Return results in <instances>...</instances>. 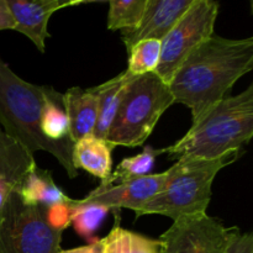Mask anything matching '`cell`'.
I'll return each mask as SVG.
<instances>
[{
  "label": "cell",
  "mask_w": 253,
  "mask_h": 253,
  "mask_svg": "<svg viewBox=\"0 0 253 253\" xmlns=\"http://www.w3.org/2000/svg\"><path fill=\"white\" fill-rule=\"evenodd\" d=\"M253 68V37L232 40L212 35L185 58L168 84L174 103L199 120Z\"/></svg>",
  "instance_id": "6da1fadb"
},
{
  "label": "cell",
  "mask_w": 253,
  "mask_h": 253,
  "mask_svg": "<svg viewBox=\"0 0 253 253\" xmlns=\"http://www.w3.org/2000/svg\"><path fill=\"white\" fill-rule=\"evenodd\" d=\"M253 136V86L234 96H226L212 106L188 132L172 146L163 148L172 160H217L241 155Z\"/></svg>",
  "instance_id": "7a4b0ae2"
},
{
  "label": "cell",
  "mask_w": 253,
  "mask_h": 253,
  "mask_svg": "<svg viewBox=\"0 0 253 253\" xmlns=\"http://www.w3.org/2000/svg\"><path fill=\"white\" fill-rule=\"evenodd\" d=\"M48 86L36 85L20 78L0 58V128L27 152H48L61 163L71 179L78 175L72 162L74 142L71 138L49 141L40 127L42 106Z\"/></svg>",
  "instance_id": "3957f363"
},
{
  "label": "cell",
  "mask_w": 253,
  "mask_h": 253,
  "mask_svg": "<svg viewBox=\"0 0 253 253\" xmlns=\"http://www.w3.org/2000/svg\"><path fill=\"white\" fill-rule=\"evenodd\" d=\"M239 157L240 155H234L217 160L193 157L177 160L167 169L161 192L135 211L136 216L157 214L175 221L182 217L207 214L215 177Z\"/></svg>",
  "instance_id": "277c9868"
},
{
  "label": "cell",
  "mask_w": 253,
  "mask_h": 253,
  "mask_svg": "<svg viewBox=\"0 0 253 253\" xmlns=\"http://www.w3.org/2000/svg\"><path fill=\"white\" fill-rule=\"evenodd\" d=\"M173 104L169 86L155 72L135 77L126 85L106 141L114 147L142 146Z\"/></svg>",
  "instance_id": "5b68a950"
},
{
  "label": "cell",
  "mask_w": 253,
  "mask_h": 253,
  "mask_svg": "<svg viewBox=\"0 0 253 253\" xmlns=\"http://www.w3.org/2000/svg\"><path fill=\"white\" fill-rule=\"evenodd\" d=\"M62 230L47 220V209L24 203L11 190L0 209V253H58Z\"/></svg>",
  "instance_id": "8992f818"
},
{
  "label": "cell",
  "mask_w": 253,
  "mask_h": 253,
  "mask_svg": "<svg viewBox=\"0 0 253 253\" xmlns=\"http://www.w3.org/2000/svg\"><path fill=\"white\" fill-rule=\"evenodd\" d=\"M219 2L194 0L167 36L161 41L160 63L155 73L169 84L180 64L198 46L215 35Z\"/></svg>",
  "instance_id": "52a82bcc"
},
{
  "label": "cell",
  "mask_w": 253,
  "mask_h": 253,
  "mask_svg": "<svg viewBox=\"0 0 253 253\" xmlns=\"http://www.w3.org/2000/svg\"><path fill=\"white\" fill-rule=\"evenodd\" d=\"M236 229L208 214L182 217L160 236L161 253H225Z\"/></svg>",
  "instance_id": "ba28073f"
},
{
  "label": "cell",
  "mask_w": 253,
  "mask_h": 253,
  "mask_svg": "<svg viewBox=\"0 0 253 253\" xmlns=\"http://www.w3.org/2000/svg\"><path fill=\"white\" fill-rule=\"evenodd\" d=\"M166 178L167 170L109 187L99 185L83 199L74 200V203L77 205H100L109 210L125 208L137 211L143 204L161 192Z\"/></svg>",
  "instance_id": "9c48e42d"
},
{
  "label": "cell",
  "mask_w": 253,
  "mask_h": 253,
  "mask_svg": "<svg viewBox=\"0 0 253 253\" xmlns=\"http://www.w3.org/2000/svg\"><path fill=\"white\" fill-rule=\"evenodd\" d=\"M193 1L194 0H147L140 24L135 29L121 31V40L127 53L141 41H162Z\"/></svg>",
  "instance_id": "30bf717a"
},
{
  "label": "cell",
  "mask_w": 253,
  "mask_h": 253,
  "mask_svg": "<svg viewBox=\"0 0 253 253\" xmlns=\"http://www.w3.org/2000/svg\"><path fill=\"white\" fill-rule=\"evenodd\" d=\"M15 21V31L25 35L40 52H46V40L49 37L48 21L52 15L59 9L78 1L61 0H6Z\"/></svg>",
  "instance_id": "8fae6325"
},
{
  "label": "cell",
  "mask_w": 253,
  "mask_h": 253,
  "mask_svg": "<svg viewBox=\"0 0 253 253\" xmlns=\"http://www.w3.org/2000/svg\"><path fill=\"white\" fill-rule=\"evenodd\" d=\"M62 99L69 121V138L76 142L94 135L98 119V95L94 88L74 86L62 94Z\"/></svg>",
  "instance_id": "7c38bea8"
},
{
  "label": "cell",
  "mask_w": 253,
  "mask_h": 253,
  "mask_svg": "<svg viewBox=\"0 0 253 253\" xmlns=\"http://www.w3.org/2000/svg\"><path fill=\"white\" fill-rule=\"evenodd\" d=\"M114 146L104 138L90 135L76 141L72 150V162L77 170L84 169L101 183L106 182L113 172L111 152Z\"/></svg>",
  "instance_id": "4fadbf2b"
},
{
  "label": "cell",
  "mask_w": 253,
  "mask_h": 253,
  "mask_svg": "<svg viewBox=\"0 0 253 253\" xmlns=\"http://www.w3.org/2000/svg\"><path fill=\"white\" fill-rule=\"evenodd\" d=\"M36 167L34 155L0 128V180L17 192L25 178Z\"/></svg>",
  "instance_id": "5bb4252c"
},
{
  "label": "cell",
  "mask_w": 253,
  "mask_h": 253,
  "mask_svg": "<svg viewBox=\"0 0 253 253\" xmlns=\"http://www.w3.org/2000/svg\"><path fill=\"white\" fill-rule=\"evenodd\" d=\"M133 78L135 77L131 76L127 71H124L115 78L94 86V90L98 95V119L94 128V136L106 140L109 128L115 118L126 85Z\"/></svg>",
  "instance_id": "9a60e30c"
},
{
  "label": "cell",
  "mask_w": 253,
  "mask_h": 253,
  "mask_svg": "<svg viewBox=\"0 0 253 253\" xmlns=\"http://www.w3.org/2000/svg\"><path fill=\"white\" fill-rule=\"evenodd\" d=\"M17 193L26 204L41 205L46 209L68 203L72 199L57 187L51 172L39 167L29 173Z\"/></svg>",
  "instance_id": "2e32d148"
},
{
  "label": "cell",
  "mask_w": 253,
  "mask_h": 253,
  "mask_svg": "<svg viewBox=\"0 0 253 253\" xmlns=\"http://www.w3.org/2000/svg\"><path fill=\"white\" fill-rule=\"evenodd\" d=\"M100 244L103 253H161L160 240L123 229L119 221Z\"/></svg>",
  "instance_id": "e0dca14e"
},
{
  "label": "cell",
  "mask_w": 253,
  "mask_h": 253,
  "mask_svg": "<svg viewBox=\"0 0 253 253\" xmlns=\"http://www.w3.org/2000/svg\"><path fill=\"white\" fill-rule=\"evenodd\" d=\"M41 132L47 140L62 141L69 138V121L63 106L62 94L48 86L40 119Z\"/></svg>",
  "instance_id": "ac0fdd59"
},
{
  "label": "cell",
  "mask_w": 253,
  "mask_h": 253,
  "mask_svg": "<svg viewBox=\"0 0 253 253\" xmlns=\"http://www.w3.org/2000/svg\"><path fill=\"white\" fill-rule=\"evenodd\" d=\"M163 148H153L151 146H146L143 151L132 157L124 158L114 172H111L110 177L104 183H100L103 187L120 184V183L130 182L137 178L148 175L150 170L155 166L156 160L160 155H163Z\"/></svg>",
  "instance_id": "d6986e66"
},
{
  "label": "cell",
  "mask_w": 253,
  "mask_h": 253,
  "mask_svg": "<svg viewBox=\"0 0 253 253\" xmlns=\"http://www.w3.org/2000/svg\"><path fill=\"white\" fill-rule=\"evenodd\" d=\"M147 0H110L108 11V29L125 31L135 29L145 14Z\"/></svg>",
  "instance_id": "ffe728a7"
},
{
  "label": "cell",
  "mask_w": 253,
  "mask_h": 253,
  "mask_svg": "<svg viewBox=\"0 0 253 253\" xmlns=\"http://www.w3.org/2000/svg\"><path fill=\"white\" fill-rule=\"evenodd\" d=\"M69 205L72 209L71 224L77 234L90 242L95 241L93 240L94 235L108 215L109 209L100 205H77L74 199L71 200Z\"/></svg>",
  "instance_id": "44dd1931"
},
{
  "label": "cell",
  "mask_w": 253,
  "mask_h": 253,
  "mask_svg": "<svg viewBox=\"0 0 253 253\" xmlns=\"http://www.w3.org/2000/svg\"><path fill=\"white\" fill-rule=\"evenodd\" d=\"M161 41L146 40L138 42L128 52V66L126 71L133 77L153 73L160 63Z\"/></svg>",
  "instance_id": "7402d4cb"
},
{
  "label": "cell",
  "mask_w": 253,
  "mask_h": 253,
  "mask_svg": "<svg viewBox=\"0 0 253 253\" xmlns=\"http://www.w3.org/2000/svg\"><path fill=\"white\" fill-rule=\"evenodd\" d=\"M71 200L68 203L54 205L47 209V220L53 229L64 231L71 225L72 209L69 205Z\"/></svg>",
  "instance_id": "603a6c76"
},
{
  "label": "cell",
  "mask_w": 253,
  "mask_h": 253,
  "mask_svg": "<svg viewBox=\"0 0 253 253\" xmlns=\"http://www.w3.org/2000/svg\"><path fill=\"white\" fill-rule=\"evenodd\" d=\"M225 253H253V235L235 230Z\"/></svg>",
  "instance_id": "cb8c5ba5"
},
{
  "label": "cell",
  "mask_w": 253,
  "mask_h": 253,
  "mask_svg": "<svg viewBox=\"0 0 253 253\" xmlns=\"http://www.w3.org/2000/svg\"><path fill=\"white\" fill-rule=\"evenodd\" d=\"M15 21L11 11L7 6L6 0H0V31L4 30H14Z\"/></svg>",
  "instance_id": "d4e9b609"
},
{
  "label": "cell",
  "mask_w": 253,
  "mask_h": 253,
  "mask_svg": "<svg viewBox=\"0 0 253 253\" xmlns=\"http://www.w3.org/2000/svg\"><path fill=\"white\" fill-rule=\"evenodd\" d=\"M58 253H103V251H101L100 240H95V241L90 242L85 246L76 247V249L71 250H61Z\"/></svg>",
  "instance_id": "484cf974"
},
{
  "label": "cell",
  "mask_w": 253,
  "mask_h": 253,
  "mask_svg": "<svg viewBox=\"0 0 253 253\" xmlns=\"http://www.w3.org/2000/svg\"><path fill=\"white\" fill-rule=\"evenodd\" d=\"M11 190L14 189H12L9 184H6L5 182L0 180V209H1V207L4 205L5 200H6L7 195H9V193L11 192Z\"/></svg>",
  "instance_id": "4316f807"
}]
</instances>
